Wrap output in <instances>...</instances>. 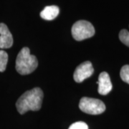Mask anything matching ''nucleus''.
I'll use <instances>...</instances> for the list:
<instances>
[{
	"label": "nucleus",
	"mask_w": 129,
	"mask_h": 129,
	"mask_svg": "<svg viewBox=\"0 0 129 129\" xmlns=\"http://www.w3.org/2000/svg\"><path fill=\"white\" fill-rule=\"evenodd\" d=\"M43 99V92L40 88H35L26 91L19 97L16 107L20 114L29 111H37L41 108Z\"/></svg>",
	"instance_id": "nucleus-1"
},
{
	"label": "nucleus",
	"mask_w": 129,
	"mask_h": 129,
	"mask_svg": "<svg viewBox=\"0 0 129 129\" xmlns=\"http://www.w3.org/2000/svg\"><path fill=\"white\" fill-rule=\"evenodd\" d=\"M38 66L36 57L30 54L28 47L19 51L16 60V70L20 75H28L34 72Z\"/></svg>",
	"instance_id": "nucleus-2"
},
{
	"label": "nucleus",
	"mask_w": 129,
	"mask_h": 129,
	"mask_svg": "<svg viewBox=\"0 0 129 129\" xmlns=\"http://www.w3.org/2000/svg\"><path fill=\"white\" fill-rule=\"evenodd\" d=\"M72 35L77 41H82L95 35V28L90 22L85 20L76 22L72 27Z\"/></svg>",
	"instance_id": "nucleus-3"
},
{
	"label": "nucleus",
	"mask_w": 129,
	"mask_h": 129,
	"mask_svg": "<svg viewBox=\"0 0 129 129\" xmlns=\"http://www.w3.org/2000/svg\"><path fill=\"white\" fill-rule=\"evenodd\" d=\"M79 108L81 111L90 115H99L106 110V106L101 100L83 97L81 98Z\"/></svg>",
	"instance_id": "nucleus-4"
},
{
	"label": "nucleus",
	"mask_w": 129,
	"mask_h": 129,
	"mask_svg": "<svg viewBox=\"0 0 129 129\" xmlns=\"http://www.w3.org/2000/svg\"><path fill=\"white\" fill-rule=\"evenodd\" d=\"M94 73L92 63L89 61L84 62L75 69L73 78L76 83H82L85 79L90 78Z\"/></svg>",
	"instance_id": "nucleus-5"
},
{
	"label": "nucleus",
	"mask_w": 129,
	"mask_h": 129,
	"mask_svg": "<svg viewBox=\"0 0 129 129\" xmlns=\"http://www.w3.org/2000/svg\"><path fill=\"white\" fill-rule=\"evenodd\" d=\"M13 37L7 26L0 23V48L7 49L12 46Z\"/></svg>",
	"instance_id": "nucleus-6"
},
{
	"label": "nucleus",
	"mask_w": 129,
	"mask_h": 129,
	"mask_svg": "<svg viewBox=\"0 0 129 129\" xmlns=\"http://www.w3.org/2000/svg\"><path fill=\"white\" fill-rule=\"evenodd\" d=\"M98 92L101 95H107L112 90L113 85L111 83V78L108 73L106 72H103L100 74L98 77Z\"/></svg>",
	"instance_id": "nucleus-7"
},
{
	"label": "nucleus",
	"mask_w": 129,
	"mask_h": 129,
	"mask_svg": "<svg viewBox=\"0 0 129 129\" xmlns=\"http://www.w3.org/2000/svg\"><path fill=\"white\" fill-rule=\"evenodd\" d=\"M60 13V9L58 7L52 5L47 6L40 12V17L45 20H52L55 19Z\"/></svg>",
	"instance_id": "nucleus-8"
},
{
	"label": "nucleus",
	"mask_w": 129,
	"mask_h": 129,
	"mask_svg": "<svg viewBox=\"0 0 129 129\" xmlns=\"http://www.w3.org/2000/svg\"><path fill=\"white\" fill-rule=\"evenodd\" d=\"M8 62V55L3 50H0V72H4Z\"/></svg>",
	"instance_id": "nucleus-9"
},
{
	"label": "nucleus",
	"mask_w": 129,
	"mask_h": 129,
	"mask_svg": "<svg viewBox=\"0 0 129 129\" xmlns=\"http://www.w3.org/2000/svg\"><path fill=\"white\" fill-rule=\"evenodd\" d=\"M120 78L122 79L123 81H124L125 83L129 84V65L126 64L124 65L121 70H120Z\"/></svg>",
	"instance_id": "nucleus-10"
},
{
	"label": "nucleus",
	"mask_w": 129,
	"mask_h": 129,
	"mask_svg": "<svg viewBox=\"0 0 129 129\" xmlns=\"http://www.w3.org/2000/svg\"><path fill=\"white\" fill-rule=\"evenodd\" d=\"M119 39L126 46L129 47V32L126 29H122L119 33Z\"/></svg>",
	"instance_id": "nucleus-11"
},
{
	"label": "nucleus",
	"mask_w": 129,
	"mask_h": 129,
	"mask_svg": "<svg viewBox=\"0 0 129 129\" xmlns=\"http://www.w3.org/2000/svg\"><path fill=\"white\" fill-rule=\"evenodd\" d=\"M68 129H88V126L85 123L82 121H78L73 123Z\"/></svg>",
	"instance_id": "nucleus-12"
}]
</instances>
